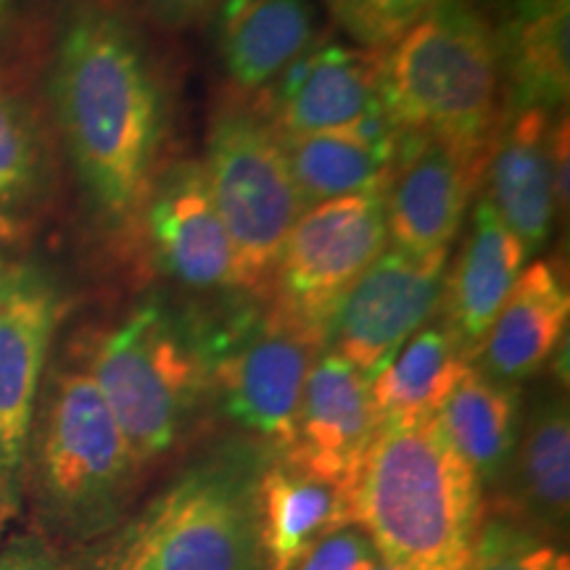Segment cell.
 Listing matches in <instances>:
<instances>
[{"mask_svg":"<svg viewBox=\"0 0 570 570\" xmlns=\"http://www.w3.org/2000/svg\"><path fill=\"white\" fill-rule=\"evenodd\" d=\"M53 106L63 146L92 212L114 227L146 209L167 130L164 90L127 21L82 6L53 61Z\"/></svg>","mask_w":570,"mask_h":570,"instance_id":"6da1fadb","label":"cell"},{"mask_svg":"<svg viewBox=\"0 0 570 570\" xmlns=\"http://www.w3.org/2000/svg\"><path fill=\"white\" fill-rule=\"evenodd\" d=\"M348 523L404 570H462L483 520V489L436 417L381 423L346 487Z\"/></svg>","mask_w":570,"mask_h":570,"instance_id":"7a4b0ae2","label":"cell"},{"mask_svg":"<svg viewBox=\"0 0 570 570\" xmlns=\"http://www.w3.org/2000/svg\"><path fill=\"white\" fill-rule=\"evenodd\" d=\"M140 462L85 365L46 377L27 449L30 491L42 529L92 541L122 520Z\"/></svg>","mask_w":570,"mask_h":570,"instance_id":"3957f363","label":"cell"},{"mask_svg":"<svg viewBox=\"0 0 570 570\" xmlns=\"http://www.w3.org/2000/svg\"><path fill=\"white\" fill-rule=\"evenodd\" d=\"M499 51L491 27L446 0L381 53L383 111L402 135L489 148L499 119Z\"/></svg>","mask_w":570,"mask_h":570,"instance_id":"277c9868","label":"cell"},{"mask_svg":"<svg viewBox=\"0 0 570 570\" xmlns=\"http://www.w3.org/2000/svg\"><path fill=\"white\" fill-rule=\"evenodd\" d=\"M82 365L140 465L183 439L209 391L202 338L159 304L135 306L104 331Z\"/></svg>","mask_w":570,"mask_h":570,"instance_id":"5b68a950","label":"cell"},{"mask_svg":"<svg viewBox=\"0 0 570 570\" xmlns=\"http://www.w3.org/2000/svg\"><path fill=\"white\" fill-rule=\"evenodd\" d=\"M256 479L246 460L188 470L125 525L96 570H265Z\"/></svg>","mask_w":570,"mask_h":570,"instance_id":"8992f818","label":"cell"},{"mask_svg":"<svg viewBox=\"0 0 570 570\" xmlns=\"http://www.w3.org/2000/svg\"><path fill=\"white\" fill-rule=\"evenodd\" d=\"M204 180L223 219L238 265V288H269L285 238L304 214L281 135L252 104L214 117L204 156Z\"/></svg>","mask_w":570,"mask_h":570,"instance_id":"52a82bcc","label":"cell"},{"mask_svg":"<svg viewBox=\"0 0 570 570\" xmlns=\"http://www.w3.org/2000/svg\"><path fill=\"white\" fill-rule=\"evenodd\" d=\"M198 338L209 389L225 415L285 452L296 433L306 375L325 352V338L269 302Z\"/></svg>","mask_w":570,"mask_h":570,"instance_id":"ba28073f","label":"cell"},{"mask_svg":"<svg viewBox=\"0 0 570 570\" xmlns=\"http://www.w3.org/2000/svg\"><path fill=\"white\" fill-rule=\"evenodd\" d=\"M386 246L383 190L309 206L285 238L267 302L325 338L338 302Z\"/></svg>","mask_w":570,"mask_h":570,"instance_id":"9c48e42d","label":"cell"},{"mask_svg":"<svg viewBox=\"0 0 570 570\" xmlns=\"http://www.w3.org/2000/svg\"><path fill=\"white\" fill-rule=\"evenodd\" d=\"M61 315V294L46 275L6 267L0 277V525L24 502L27 449Z\"/></svg>","mask_w":570,"mask_h":570,"instance_id":"30bf717a","label":"cell"},{"mask_svg":"<svg viewBox=\"0 0 570 570\" xmlns=\"http://www.w3.org/2000/svg\"><path fill=\"white\" fill-rule=\"evenodd\" d=\"M449 252L386 248L360 275L327 320L325 348L370 381L444 304Z\"/></svg>","mask_w":570,"mask_h":570,"instance_id":"8fae6325","label":"cell"},{"mask_svg":"<svg viewBox=\"0 0 570 570\" xmlns=\"http://www.w3.org/2000/svg\"><path fill=\"white\" fill-rule=\"evenodd\" d=\"M489 148H470L431 135H402L386 185L389 238L410 254L449 252L475 188L487 175Z\"/></svg>","mask_w":570,"mask_h":570,"instance_id":"7c38bea8","label":"cell"},{"mask_svg":"<svg viewBox=\"0 0 570 570\" xmlns=\"http://www.w3.org/2000/svg\"><path fill=\"white\" fill-rule=\"evenodd\" d=\"M252 106L281 138L346 130L383 109L381 53L320 42L291 63Z\"/></svg>","mask_w":570,"mask_h":570,"instance_id":"4fadbf2b","label":"cell"},{"mask_svg":"<svg viewBox=\"0 0 570 570\" xmlns=\"http://www.w3.org/2000/svg\"><path fill=\"white\" fill-rule=\"evenodd\" d=\"M377 425L370 377L325 348L306 375L296 433L283 460L346 489Z\"/></svg>","mask_w":570,"mask_h":570,"instance_id":"5bb4252c","label":"cell"},{"mask_svg":"<svg viewBox=\"0 0 570 570\" xmlns=\"http://www.w3.org/2000/svg\"><path fill=\"white\" fill-rule=\"evenodd\" d=\"M156 262L194 291L238 288V265L223 219L206 188L202 164H180L156 177L146 209Z\"/></svg>","mask_w":570,"mask_h":570,"instance_id":"9a60e30c","label":"cell"},{"mask_svg":"<svg viewBox=\"0 0 570 570\" xmlns=\"http://www.w3.org/2000/svg\"><path fill=\"white\" fill-rule=\"evenodd\" d=\"M570 291L554 259L523 267L489 333L470 354V365L491 381L515 386L537 375L566 338Z\"/></svg>","mask_w":570,"mask_h":570,"instance_id":"2e32d148","label":"cell"},{"mask_svg":"<svg viewBox=\"0 0 570 570\" xmlns=\"http://www.w3.org/2000/svg\"><path fill=\"white\" fill-rule=\"evenodd\" d=\"M550 111H510L497 127L487 161L489 204L515 233L525 254H537L550 238L558 204L550 173Z\"/></svg>","mask_w":570,"mask_h":570,"instance_id":"e0dca14e","label":"cell"},{"mask_svg":"<svg viewBox=\"0 0 570 570\" xmlns=\"http://www.w3.org/2000/svg\"><path fill=\"white\" fill-rule=\"evenodd\" d=\"M508 504L499 515L515 520L539 537L566 531L570 512V417L558 391L537 402L518 431L508 475L499 483Z\"/></svg>","mask_w":570,"mask_h":570,"instance_id":"ac0fdd59","label":"cell"},{"mask_svg":"<svg viewBox=\"0 0 570 570\" xmlns=\"http://www.w3.org/2000/svg\"><path fill=\"white\" fill-rule=\"evenodd\" d=\"M312 0H223L219 59L240 96H259L315 42Z\"/></svg>","mask_w":570,"mask_h":570,"instance_id":"d6986e66","label":"cell"},{"mask_svg":"<svg viewBox=\"0 0 570 570\" xmlns=\"http://www.w3.org/2000/svg\"><path fill=\"white\" fill-rule=\"evenodd\" d=\"M525 248L515 233L499 219L494 206L481 196L473 212V227L444 285V320L458 333L468 356L489 333L499 309L508 302L512 285L523 273Z\"/></svg>","mask_w":570,"mask_h":570,"instance_id":"ffe728a7","label":"cell"},{"mask_svg":"<svg viewBox=\"0 0 570 570\" xmlns=\"http://www.w3.org/2000/svg\"><path fill=\"white\" fill-rule=\"evenodd\" d=\"M254 502L265 570H294L325 533L348 523L346 489L283 458L259 473Z\"/></svg>","mask_w":570,"mask_h":570,"instance_id":"44dd1931","label":"cell"},{"mask_svg":"<svg viewBox=\"0 0 570 570\" xmlns=\"http://www.w3.org/2000/svg\"><path fill=\"white\" fill-rule=\"evenodd\" d=\"M510 111H554L570 96V0H512L497 35Z\"/></svg>","mask_w":570,"mask_h":570,"instance_id":"7402d4cb","label":"cell"},{"mask_svg":"<svg viewBox=\"0 0 570 570\" xmlns=\"http://www.w3.org/2000/svg\"><path fill=\"white\" fill-rule=\"evenodd\" d=\"M468 367L470 356L452 325L446 320L425 323L370 381L377 420L412 423L436 417Z\"/></svg>","mask_w":570,"mask_h":570,"instance_id":"603a6c76","label":"cell"},{"mask_svg":"<svg viewBox=\"0 0 570 570\" xmlns=\"http://www.w3.org/2000/svg\"><path fill=\"white\" fill-rule=\"evenodd\" d=\"M439 425L479 479L481 489H499L518 444V394L479 373L473 365L439 410Z\"/></svg>","mask_w":570,"mask_h":570,"instance_id":"cb8c5ba5","label":"cell"},{"mask_svg":"<svg viewBox=\"0 0 570 570\" xmlns=\"http://www.w3.org/2000/svg\"><path fill=\"white\" fill-rule=\"evenodd\" d=\"M281 140L306 209L333 198L383 190L396 156V151L367 146L346 130Z\"/></svg>","mask_w":570,"mask_h":570,"instance_id":"d4e9b609","label":"cell"},{"mask_svg":"<svg viewBox=\"0 0 570 570\" xmlns=\"http://www.w3.org/2000/svg\"><path fill=\"white\" fill-rule=\"evenodd\" d=\"M46 190V151L27 106L0 80V233L17 230Z\"/></svg>","mask_w":570,"mask_h":570,"instance_id":"484cf974","label":"cell"},{"mask_svg":"<svg viewBox=\"0 0 570 570\" xmlns=\"http://www.w3.org/2000/svg\"><path fill=\"white\" fill-rule=\"evenodd\" d=\"M568 552L515 520L483 518L462 570H558Z\"/></svg>","mask_w":570,"mask_h":570,"instance_id":"4316f807","label":"cell"},{"mask_svg":"<svg viewBox=\"0 0 570 570\" xmlns=\"http://www.w3.org/2000/svg\"><path fill=\"white\" fill-rule=\"evenodd\" d=\"M444 3L446 0H327V9L354 46L383 53Z\"/></svg>","mask_w":570,"mask_h":570,"instance_id":"83f0119b","label":"cell"},{"mask_svg":"<svg viewBox=\"0 0 570 570\" xmlns=\"http://www.w3.org/2000/svg\"><path fill=\"white\" fill-rule=\"evenodd\" d=\"M377 560L381 558L367 533L346 523L325 533L294 570H370Z\"/></svg>","mask_w":570,"mask_h":570,"instance_id":"f1b7e54d","label":"cell"},{"mask_svg":"<svg viewBox=\"0 0 570 570\" xmlns=\"http://www.w3.org/2000/svg\"><path fill=\"white\" fill-rule=\"evenodd\" d=\"M0 570H69L40 533H21L0 550Z\"/></svg>","mask_w":570,"mask_h":570,"instance_id":"f546056e","label":"cell"},{"mask_svg":"<svg viewBox=\"0 0 570 570\" xmlns=\"http://www.w3.org/2000/svg\"><path fill=\"white\" fill-rule=\"evenodd\" d=\"M223 0H135L140 13L151 19L156 27L167 30H183V27L196 24L204 17H209L214 9H219Z\"/></svg>","mask_w":570,"mask_h":570,"instance_id":"4dcf8cb0","label":"cell"},{"mask_svg":"<svg viewBox=\"0 0 570 570\" xmlns=\"http://www.w3.org/2000/svg\"><path fill=\"white\" fill-rule=\"evenodd\" d=\"M570 132L568 117L562 114L558 122L550 127V173H552V194L558 212H568V194H570Z\"/></svg>","mask_w":570,"mask_h":570,"instance_id":"1f68e13d","label":"cell"},{"mask_svg":"<svg viewBox=\"0 0 570 570\" xmlns=\"http://www.w3.org/2000/svg\"><path fill=\"white\" fill-rule=\"evenodd\" d=\"M13 3H17V0H0V24H3V21L11 17Z\"/></svg>","mask_w":570,"mask_h":570,"instance_id":"d6a6232c","label":"cell"},{"mask_svg":"<svg viewBox=\"0 0 570 570\" xmlns=\"http://www.w3.org/2000/svg\"><path fill=\"white\" fill-rule=\"evenodd\" d=\"M370 570H404V568H396V566H391V562H386V560H377L373 568Z\"/></svg>","mask_w":570,"mask_h":570,"instance_id":"836d02e7","label":"cell"},{"mask_svg":"<svg viewBox=\"0 0 570 570\" xmlns=\"http://www.w3.org/2000/svg\"><path fill=\"white\" fill-rule=\"evenodd\" d=\"M558 570H570V560H568V562H562V566H560Z\"/></svg>","mask_w":570,"mask_h":570,"instance_id":"e575fe53","label":"cell"},{"mask_svg":"<svg viewBox=\"0 0 570 570\" xmlns=\"http://www.w3.org/2000/svg\"><path fill=\"white\" fill-rule=\"evenodd\" d=\"M3 273H6V267H3V265H0V277H3Z\"/></svg>","mask_w":570,"mask_h":570,"instance_id":"d590c367","label":"cell"},{"mask_svg":"<svg viewBox=\"0 0 570 570\" xmlns=\"http://www.w3.org/2000/svg\"><path fill=\"white\" fill-rule=\"evenodd\" d=\"M0 529H3V525H0Z\"/></svg>","mask_w":570,"mask_h":570,"instance_id":"8d00e7d4","label":"cell"}]
</instances>
